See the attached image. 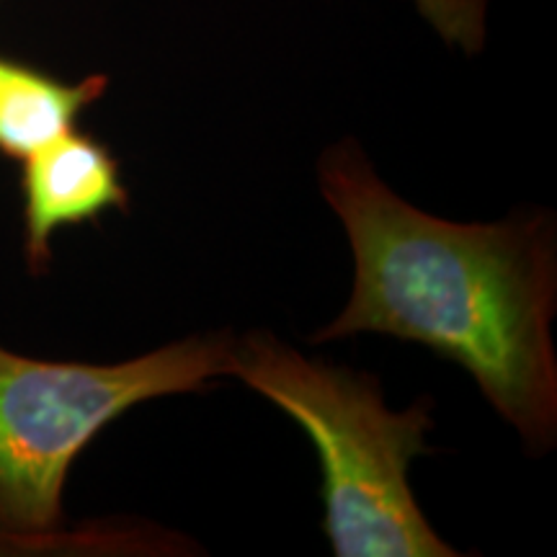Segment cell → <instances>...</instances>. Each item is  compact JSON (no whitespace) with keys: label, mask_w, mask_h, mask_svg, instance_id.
I'll list each match as a JSON object with an SVG mask.
<instances>
[{"label":"cell","mask_w":557,"mask_h":557,"mask_svg":"<svg viewBox=\"0 0 557 557\" xmlns=\"http://www.w3.org/2000/svg\"><path fill=\"white\" fill-rule=\"evenodd\" d=\"M354 250L346 310L315 341L382 333L455 361L532 455L557 436L555 225L524 214L459 225L403 201L354 143L318 163Z\"/></svg>","instance_id":"1"},{"label":"cell","mask_w":557,"mask_h":557,"mask_svg":"<svg viewBox=\"0 0 557 557\" xmlns=\"http://www.w3.org/2000/svg\"><path fill=\"white\" fill-rule=\"evenodd\" d=\"M230 377L282 408L320 457L325 534L336 557H451L418 508L408 470L426 451L431 403L393 413L380 382L305 359L269 333L235 338Z\"/></svg>","instance_id":"2"},{"label":"cell","mask_w":557,"mask_h":557,"mask_svg":"<svg viewBox=\"0 0 557 557\" xmlns=\"http://www.w3.org/2000/svg\"><path fill=\"white\" fill-rule=\"evenodd\" d=\"M233 346L225 333L194 336L120 364L47 361L0 346V553L120 545L62 529L70 468L129 408L230 377Z\"/></svg>","instance_id":"3"},{"label":"cell","mask_w":557,"mask_h":557,"mask_svg":"<svg viewBox=\"0 0 557 557\" xmlns=\"http://www.w3.org/2000/svg\"><path fill=\"white\" fill-rule=\"evenodd\" d=\"M21 165L24 259L34 276L50 271L58 230L96 222L114 209L127 212L129 191L120 160L101 139L73 129Z\"/></svg>","instance_id":"4"},{"label":"cell","mask_w":557,"mask_h":557,"mask_svg":"<svg viewBox=\"0 0 557 557\" xmlns=\"http://www.w3.org/2000/svg\"><path fill=\"white\" fill-rule=\"evenodd\" d=\"M107 75L67 83L0 54V158L24 163L34 152L78 129L81 114L103 99Z\"/></svg>","instance_id":"5"},{"label":"cell","mask_w":557,"mask_h":557,"mask_svg":"<svg viewBox=\"0 0 557 557\" xmlns=\"http://www.w3.org/2000/svg\"><path fill=\"white\" fill-rule=\"evenodd\" d=\"M418 9L451 45L478 52L485 39V0H416Z\"/></svg>","instance_id":"6"}]
</instances>
